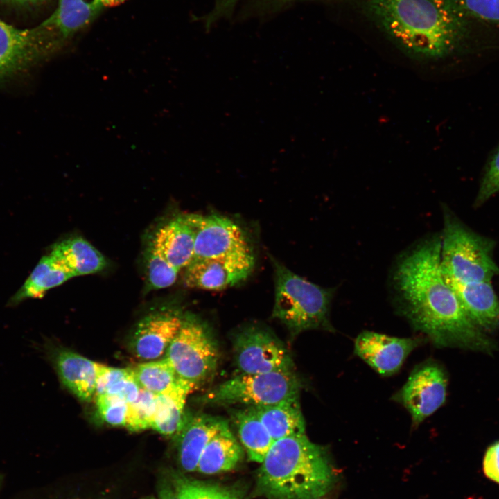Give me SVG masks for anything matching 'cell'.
<instances>
[{
	"instance_id": "20",
	"label": "cell",
	"mask_w": 499,
	"mask_h": 499,
	"mask_svg": "<svg viewBox=\"0 0 499 499\" xmlns=\"http://www.w3.org/2000/svg\"><path fill=\"white\" fill-rule=\"evenodd\" d=\"M58 374L78 399L89 401L96 392L97 363L80 354L61 349L53 353Z\"/></svg>"
},
{
	"instance_id": "11",
	"label": "cell",
	"mask_w": 499,
	"mask_h": 499,
	"mask_svg": "<svg viewBox=\"0 0 499 499\" xmlns=\"http://www.w3.org/2000/svg\"><path fill=\"white\" fill-rule=\"evenodd\" d=\"M446 387L443 369L434 362H426L415 367L393 399L407 409L416 426L442 405Z\"/></svg>"
},
{
	"instance_id": "29",
	"label": "cell",
	"mask_w": 499,
	"mask_h": 499,
	"mask_svg": "<svg viewBox=\"0 0 499 499\" xmlns=\"http://www.w3.org/2000/svg\"><path fill=\"white\" fill-rule=\"evenodd\" d=\"M156 396V394L141 388L138 398L128 403L125 426L130 431L138 432L152 427Z\"/></svg>"
},
{
	"instance_id": "14",
	"label": "cell",
	"mask_w": 499,
	"mask_h": 499,
	"mask_svg": "<svg viewBox=\"0 0 499 499\" xmlns=\"http://www.w3.org/2000/svg\"><path fill=\"white\" fill-rule=\"evenodd\" d=\"M184 319L177 313H151L137 325L130 339L132 353L141 360H155L165 353L179 332Z\"/></svg>"
},
{
	"instance_id": "2",
	"label": "cell",
	"mask_w": 499,
	"mask_h": 499,
	"mask_svg": "<svg viewBox=\"0 0 499 499\" xmlns=\"http://www.w3.org/2000/svg\"><path fill=\"white\" fill-rule=\"evenodd\" d=\"M410 58L426 62L465 53L471 19L457 0H350Z\"/></svg>"
},
{
	"instance_id": "43",
	"label": "cell",
	"mask_w": 499,
	"mask_h": 499,
	"mask_svg": "<svg viewBox=\"0 0 499 499\" xmlns=\"http://www.w3.org/2000/svg\"><path fill=\"white\" fill-rule=\"evenodd\" d=\"M316 499H324V498H323V497H321V498H316Z\"/></svg>"
},
{
	"instance_id": "15",
	"label": "cell",
	"mask_w": 499,
	"mask_h": 499,
	"mask_svg": "<svg viewBox=\"0 0 499 499\" xmlns=\"http://www.w3.org/2000/svg\"><path fill=\"white\" fill-rule=\"evenodd\" d=\"M103 8L101 0H59L54 12L38 26L57 49L91 23Z\"/></svg>"
},
{
	"instance_id": "24",
	"label": "cell",
	"mask_w": 499,
	"mask_h": 499,
	"mask_svg": "<svg viewBox=\"0 0 499 499\" xmlns=\"http://www.w3.org/2000/svg\"><path fill=\"white\" fill-rule=\"evenodd\" d=\"M49 253L43 256L24 284L8 302V306L18 305L26 299L41 298L46 292L73 278Z\"/></svg>"
},
{
	"instance_id": "9",
	"label": "cell",
	"mask_w": 499,
	"mask_h": 499,
	"mask_svg": "<svg viewBox=\"0 0 499 499\" xmlns=\"http://www.w3.org/2000/svg\"><path fill=\"white\" fill-rule=\"evenodd\" d=\"M184 216L195 231L192 261L254 257L243 229L229 218L219 215Z\"/></svg>"
},
{
	"instance_id": "16",
	"label": "cell",
	"mask_w": 499,
	"mask_h": 499,
	"mask_svg": "<svg viewBox=\"0 0 499 499\" xmlns=\"http://www.w3.org/2000/svg\"><path fill=\"white\" fill-rule=\"evenodd\" d=\"M228 424L223 418L209 414L191 416L177 435V459L182 471L197 470L201 454L212 437Z\"/></svg>"
},
{
	"instance_id": "35",
	"label": "cell",
	"mask_w": 499,
	"mask_h": 499,
	"mask_svg": "<svg viewBox=\"0 0 499 499\" xmlns=\"http://www.w3.org/2000/svg\"><path fill=\"white\" fill-rule=\"evenodd\" d=\"M238 1L215 0L214 6L211 11L201 18L204 24L205 28L209 30L220 19L230 17Z\"/></svg>"
},
{
	"instance_id": "38",
	"label": "cell",
	"mask_w": 499,
	"mask_h": 499,
	"mask_svg": "<svg viewBox=\"0 0 499 499\" xmlns=\"http://www.w3.org/2000/svg\"><path fill=\"white\" fill-rule=\"evenodd\" d=\"M157 499H180L168 473L159 478L157 483Z\"/></svg>"
},
{
	"instance_id": "25",
	"label": "cell",
	"mask_w": 499,
	"mask_h": 499,
	"mask_svg": "<svg viewBox=\"0 0 499 499\" xmlns=\"http://www.w3.org/2000/svg\"><path fill=\"white\" fill-rule=\"evenodd\" d=\"M240 440L250 460L262 463L274 441L252 406L234 413Z\"/></svg>"
},
{
	"instance_id": "32",
	"label": "cell",
	"mask_w": 499,
	"mask_h": 499,
	"mask_svg": "<svg viewBox=\"0 0 499 499\" xmlns=\"http://www.w3.org/2000/svg\"><path fill=\"white\" fill-rule=\"evenodd\" d=\"M499 192V146L491 155L482 176L474 205L479 207Z\"/></svg>"
},
{
	"instance_id": "18",
	"label": "cell",
	"mask_w": 499,
	"mask_h": 499,
	"mask_svg": "<svg viewBox=\"0 0 499 499\" xmlns=\"http://www.w3.org/2000/svg\"><path fill=\"white\" fill-rule=\"evenodd\" d=\"M195 237V229L182 216L160 227L150 244L168 263L180 270L193 259Z\"/></svg>"
},
{
	"instance_id": "28",
	"label": "cell",
	"mask_w": 499,
	"mask_h": 499,
	"mask_svg": "<svg viewBox=\"0 0 499 499\" xmlns=\"http://www.w3.org/2000/svg\"><path fill=\"white\" fill-rule=\"evenodd\" d=\"M146 263L147 288H166L175 282L180 270L168 263L151 244L146 252Z\"/></svg>"
},
{
	"instance_id": "30",
	"label": "cell",
	"mask_w": 499,
	"mask_h": 499,
	"mask_svg": "<svg viewBox=\"0 0 499 499\" xmlns=\"http://www.w3.org/2000/svg\"><path fill=\"white\" fill-rule=\"evenodd\" d=\"M473 21H480L499 30V0H457Z\"/></svg>"
},
{
	"instance_id": "36",
	"label": "cell",
	"mask_w": 499,
	"mask_h": 499,
	"mask_svg": "<svg viewBox=\"0 0 499 499\" xmlns=\"http://www.w3.org/2000/svg\"><path fill=\"white\" fill-rule=\"evenodd\" d=\"M141 387L134 374L114 385L105 394H112L124 399L128 403L134 401L139 396Z\"/></svg>"
},
{
	"instance_id": "31",
	"label": "cell",
	"mask_w": 499,
	"mask_h": 499,
	"mask_svg": "<svg viewBox=\"0 0 499 499\" xmlns=\"http://www.w3.org/2000/svg\"><path fill=\"white\" fill-rule=\"evenodd\" d=\"M96 402L101 418L112 426H124L128 403L112 394L96 396Z\"/></svg>"
},
{
	"instance_id": "27",
	"label": "cell",
	"mask_w": 499,
	"mask_h": 499,
	"mask_svg": "<svg viewBox=\"0 0 499 499\" xmlns=\"http://www.w3.org/2000/svg\"><path fill=\"white\" fill-rule=\"evenodd\" d=\"M132 371L139 387L156 395L169 388L178 378L166 357L160 360L139 364Z\"/></svg>"
},
{
	"instance_id": "39",
	"label": "cell",
	"mask_w": 499,
	"mask_h": 499,
	"mask_svg": "<svg viewBox=\"0 0 499 499\" xmlns=\"http://www.w3.org/2000/svg\"><path fill=\"white\" fill-rule=\"evenodd\" d=\"M4 2L17 6H35L44 3L47 0H2Z\"/></svg>"
},
{
	"instance_id": "8",
	"label": "cell",
	"mask_w": 499,
	"mask_h": 499,
	"mask_svg": "<svg viewBox=\"0 0 499 499\" xmlns=\"http://www.w3.org/2000/svg\"><path fill=\"white\" fill-rule=\"evenodd\" d=\"M236 366L243 374L294 371L292 357L270 330L256 325L243 328L233 343Z\"/></svg>"
},
{
	"instance_id": "26",
	"label": "cell",
	"mask_w": 499,
	"mask_h": 499,
	"mask_svg": "<svg viewBox=\"0 0 499 499\" xmlns=\"http://www.w3.org/2000/svg\"><path fill=\"white\" fill-rule=\"evenodd\" d=\"M167 473L180 499H241L233 489L189 478L180 471Z\"/></svg>"
},
{
	"instance_id": "23",
	"label": "cell",
	"mask_w": 499,
	"mask_h": 499,
	"mask_svg": "<svg viewBox=\"0 0 499 499\" xmlns=\"http://www.w3.org/2000/svg\"><path fill=\"white\" fill-rule=\"evenodd\" d=\"M252 407L274 441L305 433V421L299 397Z\"/></svg>"
},
{
	"instance_id": "12",
	"label": "cell",
	"mask_w": 499,
	"mask_h": 499,
	"mask_svg": "<svg viewBox=\"0 0 499 499\" xmlns=\"http://www.w3.org/2000/svg\"><path fill=\"white\" fill-rule=\"evenodd\" d=\"M422 342L421 338H397L365 331L355 340L354 352L376 372L387 376L396 373Z\"/></svg>"
},
{
	"instance_id": "41",
	"label": "cell",
	"mask_w": 499,
	"mask_h": 499,
	"mask_svg": "<svg viewBox=\"0 0 499 499\" xmlns=\"http://www.w3.org/2000/svg\"><path fill=\"white\" fill-rule=\"evenodd\" d=\"M142 499H157V497H155L154 496L150 495V496H146L144 498H143Z\"/></svg>"
},
{
	"instance_id": "1",
	"label": "cell",
	"mask_w": 499,
	"mask_h": 499,
	"mask_svg": "<svg viewBox=\"0 0 499 499\" xmlns=\"http://www.w3.org/2000/svg\"><path fill=\"white\" fill-rule=\"evenodd\" d=\"M441 252L436 234L401 256L393 275L400 310L437 347L490 353L495 344L470 319L444 277Z\"/></svg>"
},
{
	"instance_id": "3",
	"label": "cell",
	"mask_w": 499,
	"mask_h": 499,
	"mask_svg": "<svg viewBox=\"0 0 499 499\" xmlns=\"http://www.w3.org/2000/svg\"><path fill=\"white\" fill-rule=\"evenodd\" d=\"M257 473V492L268 499H316L336 476L327 452L305 433L273 442Z\"/></svg>"
},
{
	"instance_id": "37",
	"label": "cell",
	"mask_w": 499,
	"mask_h": 499,
	"mask_svg": "<svg viewBox=\"0 0 499 499\" xmlns=\"http://www.w3.org/2000/svg\"><path fill=\"white\" fill-rule=\"evenodd\" d=\"M483 470L488 478L499 483V441L487 449L484 457Z\"/></svg>"
},
{
	"instance_id": "42",
	"label": "cell",
	"mask_w": 499,
	"mask_h": 499,
	"mask_svg": "<svg viewBox=\"0 0 499 499\" xmlns=\"http://www.w3.org/2000/svg\"><path fill=\"white\" fill-rule=\"evenodd\" d=\"M1 482H2V477L0 475V486L1 484Z\"/></svg>"
},
{
	"instance_id": "34",
	"label": "cell",
	"mask_w": 499,
	"mask_h": 499,
	"mask_svg": "<svg viewBox=\"0 0 499 499\" xmlns=\"http://www.w3.org/2000/svg\"><path fill=\"white\" fill-rule=\"evenodd\" d=\"M132 374V369L116 368L97 363L95 395L107 394L117 383Z\"/></svg>"
},
{
	"instance_id": "6",
	"label": "cell",
	"mask_w": 499,
	"mask_h": 499,
	"mask_svg": "<svg viewBox=\"0 0 499 499\" xmlns=\"http://www.w3.org/2000/svg\"><path fill=\"white\" fill-rule=\"evenodd\" d=\"M301 383L294 371L243 374L219 384L198 399L204 405H268L299 397Z\"/></svg>"
},
{
	"instance_id": "13",
	"label": "cell",
	"mask_w": 499,
	"mask_h": 499,
	"mask_svg": "<svg viewBox=\"0 0 499 499\" xmlns=\"http://www.w3.org/2000/svg\"><path fill=\"white\" fill-rule=\"evenodd\" d=\"M254 265V257L193 260L185 268L184 283L189 288L221 290L244 281Z\"/></svg>"
},
{
	"instance_id": "17",
	"label": "cell",
	"mask_w": 499,
	"mask_h": 499,
	"mask_svg": "<svg viewBox=\"0 0 499 499\" xmlns=\"http://www.w3.org/2000/svg\"><path fill=\"white\" fill-rule=\"evenodd\" d=\"M447 283L477 326L488 331L499 326V300L491 281Z\"/></svg>"
},
{
	"instance_id": "19",
	"label": "cell",
	"mask_w": 499,
	"mask_h": 499,
	"mask_svg": "<svg viewBox=\"0 0 499 499\" xmlns=\"http://www.w3.org/2000/svg\"><path fill=\"white\" fill-rule=\"evenodd\" d=\"M195 387L178 377L169 388L157 394L151 428L164 436L177 437L191 416L185 411V403Z\"/></svg>"
},
{
	"instance_id": "10",
	"label": "cell",
	"mask_w": 499,
	"mask_h": 499,
	"mask_svg": "<svg viewBox=\"0 0 499 499\" xmlns=\"http://www.w3.org/2000/svg\"><path fill=\"white\" fill-rule=\"evenodd\" d=\"M53 51L38 26L22 29L0 19V83L26 72Z\"/></svg>"
},
{
	"instance_id": "7",
	"label": "cell",
	"mask_w": 499,
	"mask_h": 499,
	"mask_svg": "<svg viewBox=\"0 0 499 499\" xmlns=\"http://www.w3.org/2000/svg\"><path fill=\"white\" fill-rule=\"evenodd\" d=\"M166 358L179 378L197 387L214 374L219 351L208 327L197 319L187 318L168 347Z\"/></svg>"
},
{
	"instance_id": "22",
	"label": "cell",
	"mask_w": 499,
	"mask_h": 499,
	"mask_svg": "<svg viewBox=\"0 0 499 499\" xmlns=\"http://www.w3.org/2000/svg\"><path fill=\"white\" fill-rule=\"evenodd\" d=\"M243 450L229 424L209 441L200 457L196 471L204 475L218 474L233 470L243 457Z\"/></svg>"
},
{
	"instance_id": "21",
	"label": "cell",
	"mask_w": 499,
	"mask_h": 499,
	"mask_svg": "<svg viewBox=\"0 0 499 499\" xmlns=\"http://www.w3.org/2000/svg\"><path fill=\"white\" fill-rule=\"evenodd\" d=\"M49 253L73 277L95 274L107 266L104 256L81 237H71L56 243Z\"/></svg>"
},
{
	"instance_id": "5",
	"label": "cell",
	"mask_w": 499,
	"mask_h": 499,
	"mask_svg": "<svg viewBox=\"0 0 499 499\" xmlns=\"http://www.w3.org/2000/svg\"><path fill=\"white\" fill-rule=\"evenodd\" d=\"M441 267L447 282L491 281L499 274L494 261V242L466 227L450 211H444Z\"/></svg>"
},
{
	"instance_id": "40",
	"label": "cell",
	"mask_w": 499,
	"mask_h": 499,
	"mask_svg": "<svg viewBox=\"0 0 499 499\" xmlns=\"http://www.w3.org/2000/svg\"><path fill=\"white\" fill-rule=\"evenodd\" d=\"M125 0H101L103 7H113L123 3Z\"/></svg>"
},
{
	"instance_id": "4",
	"label": "cell",
	"mask_w": 499,
	"mask_h": 499,
	"mask_svg": "<svg viewBox=\"0 0 499 499\" xmlns=\"http://www.w3.org/2000/svg\"><path fill=\"white\" fill-rule=\"evenodd\" d=\"M275 274L272 316L293 334L322 329L332 330L329 319L333 289L316 285L270 257Z\"/></svg>"
},
{
	"instance_id": "33",
	"label": "cell",
	"mask_w": 499,
	"mask_h": 499,
	"mask_svg": "<svg viewBox=\"0 0 499 499\" xmlns=\"http://www.w3.org/2000/svg\"><path fill=\"white\" fill-rule=\"evenodd\" d=\"M306 0H249L240 12L243 18L264 17L277 13Z\"/></svg>"
}]
</instances>
